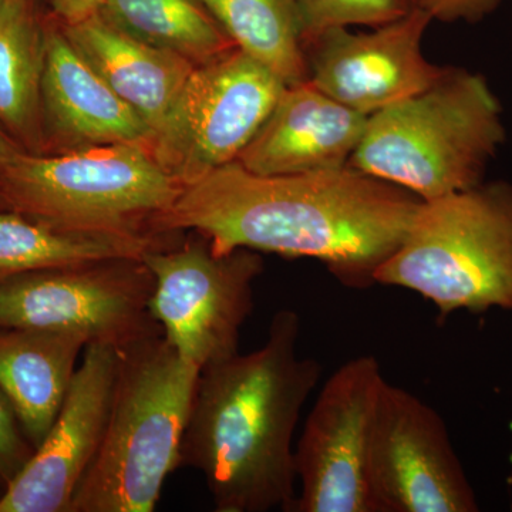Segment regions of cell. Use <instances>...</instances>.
<instances>
[{"mask_svg":"<svg viewBox=\"0 0 512 512\" xmlns=\"http://www.w3.org/2000/svg\"><path fill=\"white\" fill-rule=\"evenodd\" d=\"M420 202L349 165L258 175L234 161L185 187L154 232L194 231L217 255L244 248L318 259L343 285L366 289L403 241Z\"/></svg>","mask_w":512,"mask_h":512,"instance_id":"6da1fadb","label":"cell"},{"mask_svg":"<svg viewBox=\"0 0 512 512\" xmlns=\"http://www.w3.org/2000/svg\"><path fill=\"white\" fill-rule=\"evenodd\" d=\"M301 318L275 313L265 345L201 370L183 444L181 467L200 471L218 512L292 511L293 434L322 376L299 355Z\"/></svg>","mask_w":512,"mask_h":512,"instance_id":"7a4b0ae2","label":"cell"},{"mask_svg":"<svg viewBox=\"0 0 512 512\" xmlns=\"http://www.w3.org/2000/svg\"><path fill=\"white\" fill-rule=\"evenodd\" d=\"M200 370L163 335L123 349L106 433L69 512H153L181 467Z\"/></svg>","mask_w":512,"mask_h":512,"instance_id":"3957f363","label":"cell"},{"mask_svg":"<svg viewBox=\"0 0 512 512\" xmlns=\"http://www.w3.org/2000/svg\"><path fill=\"white\" fill-rule=\"evenodd\" d=\"M504 141L503 109L490 84L450 67L426 92L367 117L349 167L436 200L484 183Z\"/></svg>","mask_w":512,"mask_h":512,"instance_id":"277c9868","label":"cell"},{"mask_svg":"<svg viewBox=\"0 0 512 512\" xmlns=\"http://www.w3.org/2000/svg\"><path fill=\"white\" fill-rule=\"evenodd\" d=\"M183 185L144 144L19 153L0 173V197L10 211L77 234L163 239L154 224L178 200Z\"/></svg>","mask_w":512,"mask_h":512,"instance_id":"5b68a950","label":"cell"},{"mask_svg":"<svg viewBox=\"0 0 512 512\" xmlns=\"http://www.w3.org/2000/svg\"><path fill=\"white\" fill-rule=\"evenodd\" d=\"M375 284L419 293L441 316L512 311V184L481 183L421 201Z\"/></svg>","mask_w":512,"mask_h":512,"instance_id":"8992f818","label":"cell"},{"mask_svg":"<svg viewBox=\"0 0 512 512\" xmlns=\"http://www.w3.org/2000/svg\"><path fill=\"white\" fill-rule=\"evenodd\" d=\"M143 262L154 276L151 315L181 359L201 372L237 355L242 326L254 311L255 281L264 272L258 252L217 255L201 237L151 249Z\"/></svg>","mask_w":512,"mask_h":512,"instance_id":"52a82bcc","label":"cell"},{"mask_svg":"<svg viewBox=\"0 0 512 512\" xmlns=\"http://www.w3.org/2000/svg\"><path fill=\"white\" fill-rule=\"evenodd\" d=\"M286 84L241 50L195 67L148 148L183 187L234 163Z\"/></svg>","mask_w":512,"mask_h":512,"instance_id":"ba28073f","label":"cell"},{"mask_svg":"<svg viewBox=\"0 0 512 512\" xmlns=\"http://www.w3.org/2000/svg\"><path fill=\"white\" fill-rule=\"evenodd\" d=\"M153 291L143 259L13 276L0 282V329L79 333L123 350L163 335L150 312Z\"/></svg>","mask_w":512,"mask_h":512,"instance_id":"9c48e42d","label":"cell"},{"mask_svg":"<svg viewBox=\"0 0 512 512\" xmlns=\"http://www.w3.org/2000/svg\"><path fill=\"white\" fill-rule=\"evenodd\" d=\"M386 382L376 357L359 356L323 384L295 446L293 512H376L369 451Z\"/></svg>","mask_w":512,"mask_h":512,"instance_id":"30bf717a","label":"cell"},{"mask_svg":"<svg viewBox=\"0 0 512 512\" xmlns=\"http://www.w3.org/2000/svg\"><path fill=\"white\" fill-rule=\"evenodd\" d=\"M376 512H476V493L439 413L384 383L369 451Z\"/></svg>","mask_w":512,"mask_h":512,"instance_id":"8fae6325","label":"cell"},{"mask_svg":"<svg viewBox=\"0 0 512 512\" xmlns=\"http://www.w3.org/2000/svg\"><path fill=\"white\" fill-rule=\"evenodd\" d=\"M431 20L413 8L372 32L329 30L305 47L308 80L367 117L412 99L439 83L450 69L424 56L421 45Z\"/></svg>","mask_w":512,"mask_h":512,"instance_id":"7c38bea8","label":"cell"},{"mask_svg":"<svg viewBox=\"0 0 512 512\" xmlns=\"http://www.w3.org/2000/svg\"><path fill=\"white\" fill-rule=\"evenodd\" d=\"M123 350L89 343L45 440L0 494V512H69L99 453Z\"/></svg>","mask_w":512,"mask_h":512,"instance_id":"4fadbf2b","label":"cell"},{"mask_svg":"<svg viewBox=\"0 0 512 512\" xmlns=\"http://www.w3.org/2000/svg\"><path fill=\"white\" fill-rule=\"evenodd\" d=\"M367 116L309 80L286 86L237 163L258 175L319 173L348 167Z\"/></svg>","mask_w":512,"mask_h":512,"instance_id":"5bb4252c","label":"cell"},{"mask_svg":"<svg viewBox=\"0 0 512 512\" xmlns=\"http://www.w3.org/2000/svg\"><path fill=\"white\" fill-rule=\"evenodd\" d=\"M42 114L64 151L144 144L153 131L77 53L60 25H46ZM63 151V153H64Z\"/></svg>","mask_w":512,"mask_h":512,"instance_id":"9a60e30c","label":"cell"},{"mask_svg":"<svg viewBox=\"0 0 512 512\" xmlns=\"http://www.w3.org/2000/svg\"><path fill=\"white\" fill-rule=\"evenodd\" d=\"M62 26L77 53L146 121L154 136L183 92L194 64L138 42L97 13Z\"/></svg>","mask_w":512,"mask_h":512,"instance_id":"2e32d148","label":"cell"},{"mask_svg":"<svg viewBox=\"0 0 512 512\" xmlns=\"http://www.w3.org/2000/svg\"><path fill=\"white\" fill-rule=\"evenodd\" d=\"M87 345L79 333L0 329V393L35 450L55 423Z\"/></svg>","mask_w":512,"mask_h":512,"instance_id":"e0dca14e","label":"cell"},{"mask_svg":"<svg viewBox=\"0 0 512 512\" xmlns=\"http://www.w3.org/2000/svg\"><path fill=\"white\" fill-rule=\"evenodd\" d=\"M168 247L163 239H124L62 231L15 211L0 212V282L50 269L143 259L151 249Z\"/></svg>","mask_w":512,"mask_h":512,"instance_id":"ac0fdd59","label":"cell"},{"mask_svg":"<svg viewBox=\"0 0 512 512\" xmlns=\"http://www.w3.org/2000/svg\"><path fill=\"white\" fill-rule=\"evenodd\" d=\"M97 15L138 42L195 67L235 49L202 0H104Z\"/></svg>","mask_w":512,"mask_h":512,"instance_id":"d6986e66","label":"cell"},{"mask_svg":"<svg viewBox=\"0 0 512 512\" xmlns=\"http://www.w3.org/2000/svg\"><path fill=\"white\" fill-rule=\"evenodd\" d=\"M46 25L29 0L0 3V124L35 143L42 116Z\"/></svg>","mask_w":512,"mask_h":512,"instance_id":"ffe728a7","label":"cell"},{"mask_svg":"<svg viewBox=\"0 0 512 512\" xmlns=\"http://www.w3.org/2000/svg\"><path fill=\"white\" fill-rule=\"evenodd\" d=\"M231 42L286 84L308 80L295 0H202Z\"/></svg>","mask_w":512,"mask_h":512,"instance_id":"44dd1931","label":"cell"},{"mask_svg":"<svg viewBox=\"0 0 512 512\" xmlns=\"http://www.w3.org/2000/svg\"><path fill=\"white\" fill-rule=\"evenodd\" d=\"M301 19L303 45L323 33L350 26L377 28L403 18L412 10L410 0H295Z\"/></svg>","mask_w":512,"mask_h":512,"instance_id":"7402d4cb","label":"cell"},{"mask_svg":"<svg viewBox=\"0 0 512 512\" xmlns=\"http://www.w3.org/2000/svg\"><path fill=\"white\" fill-rule=\"evenodd\" d=\"M32 444L20 436L18 419L8 400L0 393V485L8 487L33 456Z\"/></svg>","mask_w":512,"mask_h":512,"instance_id":"603a6c76","label":"cell"},{"mask_svg":"<svg viewBox=\"0 0 512 512\" xmlns=\"http://www.w3.org/2000/svg\"><path fill=\"white\" fill-rule=\"evenodd\" d=\"M410 3L433 20L477 23L495 12L503 0H410Z\"/></svg>","mask_w":512,"mask_h":512,"instance_id":"cb8c5ba5","label":"cell"},{"mask_svg":"<svg viewBox=\"0 0 512 512\" xmlns=\"http://www.w3.org/2000/svg\"><path fill=\"white\" fill-rule=\"evenodd\" d=\"M49 2L60 23L73 25L96 15L104 0H49Z\"/></svg>","mask_w":512,"mask_h":512,"instance_id":"d4e9b609","label":"cell"},{"mask_svg":"<svg viewBox=\"0 0 512 512\" xmlns=\"http://www.w3.org/2000/svg\"><path fill=\"white\" fill-rule=\"evenodd\" d=\"M20 153L19 148L0 130V173Z\"/></svg>","mask_w":512,"mask_h":512,"instance_id":"484cf974","label":"cell"},{"mask_svg":"<svg viewBox=\"0 0 512 512\" xmlns=\"http://www.w3.org/2000/svg\"><path fill=\"white\" fill-rule=\"evenodd\" d=\"M5 2V0H0V3Z\"/></svg>","mask_w":512,"mask_h":512,"instance_id":"4316f807","label":"cell"}]
</instances>
